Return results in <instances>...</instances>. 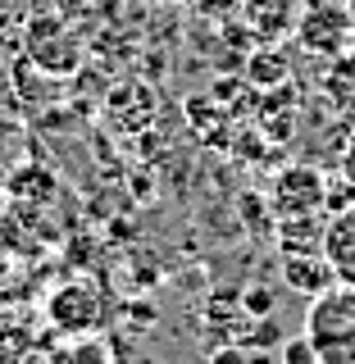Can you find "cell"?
<instances>
[{"instance_id": "obj_9", "label": "cell", "mask_w": 355, "mask_h": 364, "mask_svg": "<svg viewBox=\"0 0 355 364\" xmlns=\"http://www.w3.org/2000/svg\"><path fill=\"white\" fill-rule=\"evenodd\" d=\"M246 68H250V82H260V87L282 82V77H287V64H282V55H255Z\"/></svg>"}, {"instance_id": "obj_1", "label": "cell", "mask_w": 355, "mask_h": 364, "mask_svg": "<svg viewBox=\"0 0 355 364\" xmlns=\"http://www.w3.org/2000/svg\"><path fill=\"white\" fill-rule=\"evenodd\" d=\"M305 341L319 364H355V287H333L305 310Z\"/></svg>"}, {"instance_id": "obj_6", "label": "cell", "mask_w": 355, "mask_h": 364, "mask_svg": "<svg viewBox=\"0 0 355 364\" xmlns=\"http://www.w3.org/2000/svg\"><path fill=\"white\" fill-rule=\"evenodd\" d=\"M319 250H324V259H328V269H333L337 287H355V205L328 214Z\"/></svg>"}, {"instance_id": "obj_13", "label": "cell", "mask_w": 355, "mask_h": 364, "mask_svg": "<svg viewBox=\"0 0 355 364\" xmlns=\"http://www.w3.org/2000/svg\"><path fill=\"white\" fill-rule=\"evenodd\" d=\"M196 9L205 18H233L242 9V0H196Z\"/></svg>"}, {"instance_id": "obj_16", "label": "cell", "mask_w": 355, "mask_h": 364, "mask_svg": "<svg viewBox=\"0 0 355 364\" xmlns=\"http://www.w3.org/2000/svg\"><path fill=\"white\" fill-rule=\"evenodd\" d=\"M210 364H246V355L237 346H223V350H214V360Z\"/></svg>"}, {"instance_id": "obj_15", "label": "cell", "mask_w": 355, "mask_h": 364, "mask_svg": "<svg viewBox=\"0 0 355 364\" xmlns=\"http://www.w3.org/2000/svg\"><path fill=\"white\" fill-rule=\"evenodd\" d=\"M246 310H250V314H269V310H273V296H269L265 287H250V291H246Z\"/></svg>"}, {"instance_id": "obj_17", "label": "cell", "mask_w": 355, "mask_h": 364, "mask_svg": "<svg viewBox=\"0 0 355 364\" xmlns=\"http://www.w3.org/2000/svg\"><path fill=\"white\" fill-rule=\"evenodd\" d=\"M5 114H9V109H5V87H0V123H5Z\"/></svg>"}, {"instance_id": "obj_7", "label": "cell", "mask_w": 355, "mask_h": 364, "mask_svg": "<svg viewBox=\"0 0 355 364\" xmlns=\"http://www.w3.org/2000/svg\"><path fill=\"white\" fill-rule=\"evenodd\" d=\"M282 282H287L292 291L310 296V301L337 287V278H333V269H328L324 250H296V255H287V259H282Z\"/></svg>"}, {"instance_id": "obj_14", "label": "cell", "mask_w": 355, "mask_h": 364, "mask_svg": "<svg viewBox=\"0 0 355 364\" xmlns=\"http://www.w3.org/2000/svg\"><path fill=\"white\" fill-rule=\"evenodd\" d=\"M282 360H287V364H319V360H314V350H310V341H305V337H301V341H292V346L282 350Z\"/></svg>"}, {"instance_id": "obj_12", "label": "cell", "mask_w": 355, "mask_h": 364, "mask_svg": "<svg viewBox=\"0 0 355 364\" xmlns=\"http://www.w3.org/2000/svg\"><path fill=\"white\" fill-rule=\"evenodd\" d=\"M9 250H18V219L0 205V259H9Z\"/></svg>"}, {"instance_id": "obj_8", "label": "cell", "mask_w": 355, "mask_h": 364, "mask_svg": "<svg viewBox=\"0 0 355 364\" xmlns=\"http://www.w3.org/2000/svg\"><path fill=\"white\" fill-rule=\"evenodd\" d=\"M242 5H246L250 28L265 41L287 37V32H296V23H301V0H242Z\"/></svg>"}, {"instance_id": "obj_4", "label": "cell", "mask_w": 355, "mask_h": 364, "mask_svg": "<svg viewBox=\"0 0 355 364\" xmlns=\"http://www.w3.org/2000/svg\"><path fill=\"white\" fill-rule=\"evenodd\" d=\"M296 41H301L305 50H314V55L337 60V55L355 41L351 37V9L346 5H324V0L305 5L301 23H296Z\"/></svg>"}, {"instance_id": "obj_2", "label": "cell", "mask_w": 355, "mask_h": 364, "mask_svg": "<svg viewBox=\"0 0 355 364\" xmlns=\"http://www.w3.org/2000/svg\"><path fill=\"white\" fill-rule=\"evenodd\" d=\"M46 323L64 337H100L110 323V301L100 282L91 278H68L46 296Z\"/></svg>"}, {"instance_id": "obj_10", "label": "cell", "mask_w": 355, "mask_h": 364, "mask_svg": "<svg viewBox=\"0 0 355 364\" xmlns=\"http://www.w3.org/2000/svg\"><path fill=\"white\" fill-rule=\"evenodd\" d=\"M55 364H110V355H105V346H100L96 337H83L78 346H68Z\"/></svg>"}, {"instance_id": "obj_18", "label": "cell", "mask_w": 355, "mask_h": 364, "mask_svg": "<svg viewBox=\"0 0 355 364\" xmlns=\"http://www.w3.org/2000/svg\"><path fill=\"white\" fill-rule=\"evenodd\" d=\"M351 37H355V0H351Z\"/></svg>"}, {"instance_id": "obj_3", "label": "cell", "mask_w": 355, "mask_h": 364, "mask_svg": "<svg viewBox=\"0 0 355 364\" xmlns=\"http://www.w3.org/2000/svg\"><path fill=\"white\" fill-rule=\"evenodd\" d=\"M273 210L278 219H314L328 214V182L310 164H292L273 178Z\"/></svg>"}, {"instance_id": "obj_5", "label": "cell", "mask_w": 355, "mask_h": 364, "mask_svg": "<svg viewBox=\"0 0 355 364\" xmlns=\"http://www.w3.org/2000/svg\"><path fill=\"white\" fill-rule=\"evenodd\" d=\"M28 60L41 64L46 73L64 77L78 64V37H68L64 23H55V18H37L28 28Z\"/></svg>"}, {"instance_id": "obj_11", "label": "cell", "mask_w": 355, "mask_h": 364, "mask_svg": "<svg viewBox=\"0 0 355 364\" xmlns=\"http://www.w3.org/2000/svg\"><path fill=\"white\" fill-rule=\"evenodd\" d=\"M337 182H341V191H346V200L355 205V132L346 136V146H341V159H337Z\"/></svg>"}]
</instances>
